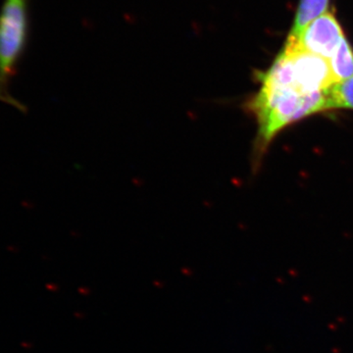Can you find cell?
Here are the masks:
<instances>
[{"instance_id": "cell-1", "label": "cell", "mask_w": 353, "mask_h": 353, "mask_svg": "<svg viewBox=\"0 0 353 353\" xmlns=\"http://www.w3.org/2000/svg\"><path fill=\"white\" fill-rule=\"evenodd\" d=\"M260 83L259 92L248 102V109L259 127L254 146L257 163L274 139L285 128L314 114L329 111L330 90L307 94L296 85Z\"/></svg>"}, {"instance_id": "cell-3", "label": "cell", "mask_w": 353, "mask_h": 353, "mask_svg": "<svg viewBox=\"0 0 353 353\" xmlns=\"http://www.w3.org/2000/svg\"><path fill=\"white\" fill-rule=\"evenodd\" d=\"M343 38L345 34L338 20L333 14L326 12L310 23L299 39H289L296 41L301 50L329 61Z\"/></svg>"}, {"instance_id": "cell-5", "label": "cell", "mask_w": 353, "mask_h": 353, "mask_svg": "<svg viewBox=\"0 0 353 353\" xmlns=\"http://www.w3.org/2000/svg\"><path fill=\"white\" fill-rule=\"evenodd\" d=\"M329 64L336 83L353 77V50L347 39L343 38L341 41Z\"/></svg>"}, {"instance_id": "cell-4", "label": "cell", "mask_w": 353, "mask_h": 353, "mask_svg": "<svg viewBox=\"0 0 353 353\" xmlns=\"http://www.w3.org/2000/svg\"><path fill=\"white\" fill-rule=\"evenodd\" d=\"M330 0H301L289 38L299 39L304 29L323 14L328 12Z\"/></svg>"}, {"instance_id": "cell-6", "label": "cell", "mask_w": 353, "mask_h": 353, "mask_svg": "<svg viewBox=\"0 0 353 353\" xmlns=\"http://www.w3.org/2000/svg\"><path fill=\"white\" fill-rule=\"evenodd\" d=\"M336 109L353 110V77L336 83L330 88L328 110Z\"/></svg>"}, {"instance_id": "cell-2", "label": "cell", "mask_w": 353, "mask_h": 353, "mask_svg": "<svg viewBox=\"0 0 353 353\" xmlns=\"http://www.w3.org/2000/svg\"><path fill=\"white\" fill-rule=\"evenodd\" d=\"M29 0H4L0 9V102L24 112L10 85L29 39Z\"/></svg>"}]
</instances>
